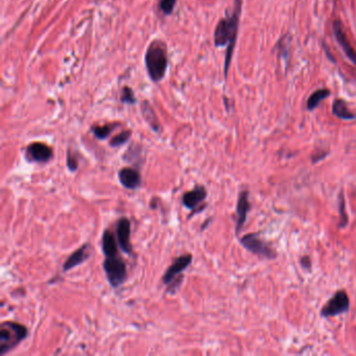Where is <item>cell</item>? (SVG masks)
Listing matches in <instances>:
<instances>
[{
    "label": "cell",
    "mask_w": 356,
    "mask_h": 356,
    "mask_svg": "<svg viewBox=\"0 0 356 356\" xmlns=\"http://www.w3.org/2000/svg\"><path fill=\"white\" fill-rule=\"evenodd\" d=\"M241 4H243V0H235L232 15L218 21L214 31V36H213L216 47L227 46V53L225 58V77L228 75L235 44H236Z\"/></svg>",
    "instance_id": "obj_1"
},
{
    "label": "cell",
    "mask_w": 356,
    "mask_h": 356,
    "mask_svg": "<svg viewBox=\"0 0 356 356\" xmlns=\"http://www.w3.org/2000/svg\"><path fill=\"white\" fill-rule=\"evenodd\" d=\"M144 62L149 78L154 83L162 81L168 67L167 47L164 42L159 39L152 41L146 48Z\"/></svg>",
    "instance_id": "obj_2"
},
{
    "label": "cell",
    "mask_w": 356,
    "mask_h": 356,
    "mask_svg": "<svg viewBox=\"0 0 356 356\" xmlns=\"http://www.w3.org/2000/svg\"><path fill=\"white\" fill-rule=\"evenodd\" d=\"M28 337L27 327L13 321L0 325V355L3 356L17 348Z\"/></svg>",
    "instance_id": "obj_3"
},
{
    "label": "cell",
    "mask_w": 356,
    "mask_h": 356,
    "mask_svg": "<svg viewBox=\"0 0 356 356\" xmlns=\"http://www.w3.org/2000/svg\"><path fill=\"white\" fill-rule=\"evenodd\" d=\"M103 268L110 285L113 288L123 286L127 280V267L125 261L119 254L106 257L103 263Z\"/></svg>",
    "instance_id": "obj_4"
},
{
    "label": "cell",
    "mask_w": 356,
    "mask_h": 356,
    "mask_svg": "<svg viewBox=\"0 0 356 356\" xmlns=\"http://www.w3.org/2000/svg\"><path fill=\"white\" fill-rule=\"evenodd\" d=\"M240 244L254 255L266 259H275L277 253L274 249L259 237L257 233H249L240 238Z\"/></svg>",
    "instance_id": "obj_5"
},
{
    "label": "cell",
    "mask_w": 356,
    "mask_h": 356,
    "mask_svg": "<svg viewBox=\"0 0 356 356\" xmlns=\"http://www.w3.org/2000/svg\"><path fill=\"white\" fill-rule=\"evenodd\" d=\"M207 196V189L203 185H196L194 189L185 192L182 196V205L191 211L190 216L196 215L197 212H201L206 208L204 202Z\"/></svg>",
    "instance_id": "obj_6"
},
{
    "label": "cell",
    "mask_w": 356,
    "mask_h": 356,
    "mask_svg": "<svg viewBox=\"0 0 356 356\" xmlns=\"http://www.w3.org/2000/svg\"><path fill=\"white\" fill-rule=\"evenodd\" d=\"M349 306H350V300H349L347 293L345 290H338L326 303L321 310V316L323 318H328L341 315L348 311Z\"/></svg>",
    "instance_id": "obj_7"
},
{
    "label": "cell",
    "mask_w": 356,
    "mask_h": 356,
    "mask_svg": "<svg viewBox=\"0 0 356 356\" xmlns=\"http://www.w3.org/2000/svg\"><path fill=\"white\" fill-rule=\"evenodd\" d=\"M53 157V149L43 142H33L25 148V159L31 163L45 164Z\"/></svg>",
    "instance_id": "obj_8"
},
{
    "label": "cell",
    "mask_w": 356,
    "mask_h": 356,
    "mask_svg": "<svg viewBox=\"0 0 356 356\" xmlns=\"http://www.w3.org/2000/svg\"><path fill=\"white\" fill-rule=\"evenodd\" d=\"M192 260H194V256L189 253L183 254V255L179 256V257H177L173 261L172 265L166 268L164 274H163V276H162L163 284L168 285L170 282L177 279L178 277L182 276L184 270H186L189 267V266L191 265Z\"/></svg>",
    "instance_id": "obj_9"
},
{
    "label": "cell",
    "mask_w": 356,
    "mask_h": 356,
    "mask_svg": "<svg viewBox=\"0 0 356 356\" xmlns=\"http://www.w3.org/2000/svg\"><path fill=\"white\" fill-rule=\"evenodd\" d=\"M116 238L118 246L127 254H133V245L131 243V220L124 216L120 217L116 223Z\"/></svg>",
    "instance_id": "obj_10"
},
{
    "label": "cell",
    "mask_w": 356,
    "mask_h": 356,
    "mask_svg": "<svg viewBox=\"0 0 356 356\" xmlns=\"http://www.w3.org/2000/svg\"><path fill=\"white\" fill-rule=\"evenodd\" d=\"M91 252V246L89 243L82 245L63 263V272L67 273L68 270L83 265L84 262H86L90 258Z\"/></svg>",
    "instance_id": "obj_11"
},
{
    "label": "cell",
    "mask_w": 356,
    "mask_h": 356,
    "mask_svg": "<svg viewBox=\"0 0 356 356\" xmlns=\"http://www.w3.org/2000/svg\"><path fill=\"white\" fill-rule=\"evenodd\" d=\"M251 209V203L249 200V191L241 190L238 196V201L236 206V227L235 231L238 234L243 229L248 217V213Z\"/></svg>",
    "instance_id": "obj_12"
},
{
    "label": "cell",
    "mask_w": 356,
    "mask_h": 356,
    "mask_svg": "<svg viewBox=\"0 0 356 356\" xmlns=\"http://www.w3.org/2000/svg\"><path fill=\"white\" fill-rule=\"evenodd\" d=\"M118 179L125 188L130 190H137L142 184L140 173L133 167H124L120 169L118 172Z\"/></svg>",
    "instance_id": "obj_13"
},
{
    "label": "cell",
    "mask_w": 356,
    "mask_h": 356,
    "mask_svg": "<svg viewBox=\"0 0 356 356\" xmlns=\"http://www.w3.org/2000/svg\"><path fill=\"white\" fill-rule=\"evenodd\" d=\"M333 33H334V36H336V38L339 43L340 47L343 48L344 53L348 56V59L350 60L356 66V53L354 51V48L352 47L350 41H349V39L347 38L346 33L344 31L343 25H341V23H340V21H338V20L334 21Z\"/></svg>",
    "instance_id": "obj_14"
},
{
    "label": "cell",
    "mask_w": 356,
    "mask_h": 356,
    "mask_svg": "<svg viewBox=\"0 0 356 356\" xmlns=\"http://www.w3.org/2000/svg\"><path fill=\"white\" fill-rule=\"evenodd\" d=\"M118 241L110 229H106L102 236V250L106 257L118 254Z\"/></svg>",
    "instance_id": "obj_15"
},
{
    "label": "cell",
    "mask_w": 356,
    "mask_h": 356,
    "mask_svg": "<svg viewBox=\"0 0 356 356\" xmlns=\"http://www.w3.org/2000/svg\"><path fill=\"white\" fill-rule=\"evenodd\" d=\"M332 113L339 119L353 120L356 118V114L348 108L347 104L343 99H336L332 104Z\"/></svg>",
    "instance_id": "obj_16"
},
{
    "label": "cell",
    "mask_w": 356,
    "mask_h": 356,
    "mask_svg": "<svg viewBox=\"0 0 356 356\" xmlns=\"http://www.w3.org/2000/svg\"><path fill=\"white\" fill-rule=\"evenodd\" d=\"M142 114H143V117L146 120V123L152 127L153 131L156 133L161 132V125L159 123L158 118H157L156 114L153 110L151 106L148 105L147 102H145L142 106Z\"/></svg>",
    "instance_id": "obj_17"
},
{
    "label": "cell",
    "mask_w": 356,
    "mask_h": 356,
    "mask_svg": "<svg viewBox=\"0 0 356 356\" xmlns=\"http://www.w3.org/2000/svg\"><path fill=\"white\" fill-rule=\"evenodd\" d=\"M124 160L138 165L137 163L142 160V146L139 144H132L125 153Z\"/></svg>",
    "instance_id": "obj_18"
},
{
    "label": "cell",
    "mask_w": 356,
    "mask_h": 356,
    "mask_svg": "<svg viewBox=\"0 0 356 356\" xmlns=\"http://www.w3.org/2000/svg\"><path fill=\"white\" fill-rule=\"evenodd\" d=\"M330 95V91L327 89H320L313 92V93L309 96L307 101V109L309 111L315 110L317 107L320 105L323 99L327 98Z\"/></svg>",
    "instance_id": "obj_19"
},
{
    "label": "cell",
    "mask_w": 356,
    "mask_h": 356,
    "mask_svg": "<svg viewBox=\"0 0 356 356\" xmlns=\"http://www.w3.org/2000/svg\"><path fill=\"white\" fill-rule=\"evenodd\" d=\"M116 124H108L105 125H93L91 126V132L94 137L99 140H105L110 136V134L116 127Z\"/></svg>",
    "instance_id": "obj_20"
},
{
    "label": "cell",
    "mask_w": 356,
    "mask_h": 356,
    "mask_svg": "<svg viewBox=\"0 0 356 356\" xmlns=\"http://www.w3.org/2000/svg\"><path fill=\"white\" fill-rule=\"evenodd\" d=\"M131 136H132V132L130 130L123 131L122 133L117 134L116 136H114L110 140L109 144H110L111 147H119V146H122V145L125 144L126 142L130 140Z\"/></svg>",
    "instance_id": "obj_21"
},
{
    "label": "cell",
    "mask_w": 356,
    "mask_h": 356,
    "mask_svg": "<svg viewBox=\"0 0 356 356\" xmlns=\"http://www.w3.org/2000/svg\"><path fill=\"white\" fill-rule=\"evenodd\" d=\"M66 165L70 172H76L78 169V157L75 153H72L71 148H68L67 151V158H66Z\"/></svg>",
    "instance_id": "obj_22"
},
{
    "label": "cell",
    "mask_w": 356,
    "mask_h": 356,
    "mask_svg": "<svg viewBox=\"0 0 356 356\" xmlns=\"http://www.w3.org/2000/svg\"><path fill=\"white\" fill-rule=\"evenodd\" d=\"M176 4H177V0H160L159 9L163 14H164V15L168 16L173 14Z\"/></svg>",
    "instance_id": "obj_23"
},
{
    "label": "cell",
    "mask_w": 356,
    "mask_h": 356,
    "mask_svg": "<svg viewBox=\"0 0 356 356\" xmlns=\"http://www.w3.org/2000/svg\"><path fill=\"white\" fill-rule=\"evenodd\" d=\"M120 101H122L124 104H126V105H134L135 103L137 102V99H136V97H135L134 92L130 87H125L122 91V96H120Z\"/></svg>",
    "instance_id": "obj_24"
},
{
    "label": "cell",
    "mask_w": 356,
    "mask_h": 356,
    "mask_svg": "<svg viewBox=\"0 0 356 356\" xmlns=\"http://www.w3.org/2000/svg\"><path fill=\"white\" fill-rule=\"evenodd\" d=\"M339 212H340V219H339L338 227H339V228H344L345 226H347V225H348V216L346 215V211H345V201H344V196H340Z\"/></svg>",
    "instance_id": "obj_25"
},
{
    "label": "cell",
    "mask_w": 356,
    "mask_h": 356,
    "mask_svg": "<svg viewBox=\"0 0 356 356\" xmlns=\"http://www.w3.org/2000/svg\"><path fill=\"white\" fill-rule=\"evenodd\" d=\"M301 265L305 267V268H310L311 267V260L308 257V256H303L301 259Z\"/></svg>",
    "instance_id": "obj_26"
}]
</instances>
